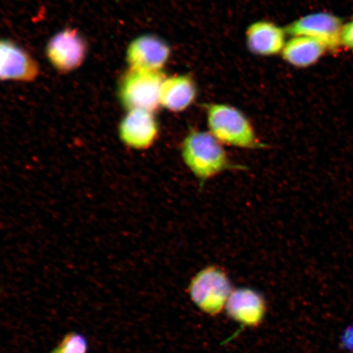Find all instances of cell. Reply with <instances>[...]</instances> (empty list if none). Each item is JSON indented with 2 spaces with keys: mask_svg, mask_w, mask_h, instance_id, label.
<instances>
[{
  "mask_svg": "<svg viewBox=\"0 0 353 353\" xmlns=\"http://www.w3.org/2000/svg\"><path fill=\"white\" fill-rule=\"evenodd\" d=\"M180 151L185 165L197 179L201 188L224 172L247 169L232 162L223 145L210 132L190 131L181 143Z\"/></svg>",
  "mask_w": 353,
  "mask_h": 353,
  "instance_id": "cell-1",
  "label": "cell"
},
{
  "mask_svg": "<svg viewBox=\"0 0 353 353\" xmlns=\"http://www.w3.org/2000/svg\"><path fill=\"white\" fill-rule=\"evenodd\" d=\"M209 132L223 145L241 149H263V143L245 114L232 105L213 103L206 108Z\"/></svg>",
  "mask_w": 353,
  "mask_h": 353,
  "instance_id": "cell-2",
  "label": "cell"
},
{
  "mask_svg": "<svg viewBox=\"0 0 353 353\" xmlns=\"http://www.w3.org/2000/svg\"><path fill=\"white\" fill-rule=\"evenodd\" d=\"M232 291L230 278L218 266L201 269L188 286L192 303L201 312L212 316H218L224 310Z\"/></svg>",
  "mask_w": 353,
  "mask_h": 353,
  "instance_id": "cell-3",
  "label": "cell"
},
{
  "mask_svg": "<svg viewBox=\"0 0 353 353\" xmlns=\"http://www.w3.org/2000/svg\"><path fill=\"white\" fill-rule=\"evenodd\" d=\"M165 78L163 72L129 69L119 81V101L127 110H145L154 112L161 107V86Z\"/></svg>",
  "mask_w": 353,
  "mask_h": 353,
  "instance_id": "cell-4",
  "label": "cell"
},
{
  "mask_svg": "<svg viewBox=\"0 0 353 353\" xmlns=\"http://www.w3.org/2000/svg\"><path fill=\"white\" fill-rule=\"evenodd\" d=\"M88 43L77 28H66L56 33L46 46V57L57 72L68 74L81 66L86 59Z\"/></svg>",
  "mask_w": 353,
  "mask_h": 353,
  "instance_id": "cell-5",
  "label": "cell"
},
{
  "mask_svg": "<svg viewBox=\"0 0 353 353\" xmlns=\"http://www.w3.org/2000/svg\"><path fill=\"white\" fill-rule=\"evenodd\" d=\"M343 26L341 17L330 12L312 13L291 22L286 32L292 37H307L316 39L330 52H338L341 46Z\"/></svg>",
  "mask_w": 353,
  "mask_h": 353,
  "instance_id": "cell-6",
  "label": "cell"
},
{
  "mask_svg": "<svg viewBox=\"0 0 353 353\" xmlns=\"http://www.w3.org/2000/svg\"><path fill=\"white\" fill-rule=\"evenodd\" d=\"M170 55L171 48L164 39L145 34L130 42L126 50V61L131 70L162 72Z\"/></svg>",
  "mask_w": 353,
  "mask_h": 353,
  "instance_id": "cell-7",
  "label": "cell"
},
{
  "mask_svg": "<svg viewBox=\"0 0 353 353\" xmlns=\"http://www.w3.org/2000/svg\"><path fill=\"white\" fill-rule=\"evenodd\" d=\"M119 137L127 148L144 151L156 143L160 125L154 112L145 110H127L119 125Z\"/></svg>",
  "mask_w": 353,
  "mask_h": 353,
  "instance_id": "cell-8",
  "label": "cell"
},
{
  "mask_svg": "<svg viewBox=\"0 0 353 353\" xmlns=\"http://www.w3.org/2000/svg\"><path fill=\"white\" fill-rule=\"evenodd\" d=\"M41 68L32 54L7 39H0V81L30 83L37 79Z\"/></svg>",
  "mask_w": 353,
  "mask_h": 353,
  "instance_id": "cell-9",
  "label": "cell"
},
{
  "mask_svg": "<svg viewBox=\"0 0 353 353\" xmlns=\"http://www.w3.org/2000/svg\"><path fill=\"white\" fill-rule=\"evenodd\" d=\"M225 310L233 321L246 327H258L267 312L263 295L253 289L239 288L232 291Z\"/></svg>",
  "mask_w": 353,
  "mask_h": 353,
  "instance_id": "cell-10",
  "label": "cell"
},
{
  "mask_svg": "<svg viewBox=\"0 0 353 353\" xmlns=\"http://www.w3.org/2000/svg\"><path fill=\"white\" fill-rule=\"evenodd\" d=\"M286 30L272 21L254 22L245 32L247 47L252 54L270 57L281 54L285 46Z\"/></svg>",
  "mask_w": 353,
  "mask_h": 353,
  "instance_id": "cell-11",
  "label": "cell"
},
{
  "mask_svg": "<svg viewBox=\"0 0 353 353\" xmlns=\"http://www.w3.org/2000/svg\"><path fill=\"white\" fill-rule=\"evenodd\" d=\"M197 96V87L188 74L166 77L162 83L161 107L172 112H182L191 105Z\"/></svg>",
  "mask_w": 353,
  "mask_h": 353,
  "instance_id": "cell-12",
  "label": "cell"
},
{
  "mask_svg": "<svg viewBox=\"0 0 353 353\" xmlns=\"http://www.w3.org/2000/svg\"><path fill=\"white\" fill-rule=\"evenodd\" d=\"M326 48L314 39L293 37L285 43L282 57L287 63L298 68H307L315 65L326 52Z\"/></svg>",
  "mask_w": 353,
  "mask_h": 353,
  "instance_id": "cell-13",
  "label": "cell"
},
{
  "mask_svg": "<svg viewBox=\"0 0 353 353\" xmlns=\"http://www.w3.org/2000/svg\"><path fill=\"white\" fill-rule=\"evenodd\" d=\"M88 344L83 335L69 333L50 353H87Z\"/></svg>",
  "mask_w": 353,
  "mask_h": 353,
  "instance_id": "cell-14",
  "label": "cell"
},
{
  "mask_svg": "<svg viewBox=\"0 0 353 353\" xmlns=\"http://www.w3.org/2000/svg\"><path fill=\"white\" fill-rule=\"evenodd\" d=\"M341 46L353 52V20L343 24L341 32Z\"/></svg>",
  "mask_w": 353,
  "mask_h": 353,
  "instance_id": "cell-15",
  "label": "cell"
},
{
  "mask_svg": "<svg viewBox=\"0 0 353 353\" xmlns=\"http://www.w3.org/2000/svg\"><path fill=\"white\" fill-rule=\"evenodd\" d=\"M342 343L347 350H353V328L346 330L343 336Z\"/></svg>",
  "mask_w": 353,
  "mask_h": 353,
  "instance_id": "cell-16",
  "label": "cell"
}]
</instances>
